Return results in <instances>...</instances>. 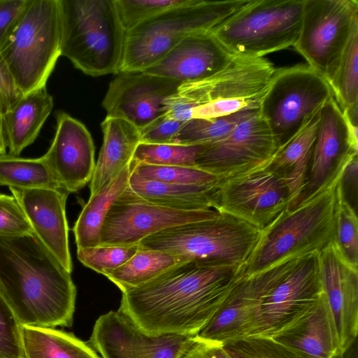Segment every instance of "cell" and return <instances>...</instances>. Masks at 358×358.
Listing matches in <instances>:
<instances>
[{
  "label": "cell",
  "instance_id": "1",
  "mask_svg": "<svg viewBox=\"0 0 358 358\" xmlns=\"http://www.w3.org/2000/svg\"><path fill=\"white\" fill-rule=\"evenodd\" d=\"M238 270L184 262L123 292L118 311L150 335L196 336L229 292Z\"/></svg>",
  "mask_w": 358,
  "mask_h": 358
},
{
  "label": "cell",
  "instance_id": "2",
  "mask_svg": "<svg viewBox=\"0 0 358 358\" xmlns=\"http://www.w3.org/2000/svg\"><path fill=\"white\" fill-rule=\"evenodd\" d=\"M0 292L22 327L73 322L76 287L71 273L34 233L0 236Z\"/></svg>",
  "mask_w": 358,
  "mask_h": 358
},
{
  "label": "cell",
  "instance_id": "3",
  "mask_svg": "<svg viewBox=\"0 0 358 358\" xmlns=\"http://www.w3.org/2000/svg\"><path fill=\"white\" fill-rule=\"evenodd\" d=\"M355 155L342 160L321 187L261 230L253 250L238 270V277H251L319 252L333 241L339 185L345 166Z\"/></svg>",
  "mask_w": 358,
  "mask_h": 358
},
{
  "label": "cell",
  "instance_id": "4",
  "mask_svg": "<svg viewBox=\"0 0 358 358\" xmlns=\"http://www.w3.org/2000/svg\"><path fill=\"white\" fill-rule=\"evenodd\" d=\"M61 56L85 74L117 73L125 34L113 0H59Z\"/></svg>",
  "mask_w": 358,
  "mask_h": 358
},
{
  "label": "cell",
  "instance_id": "5",
  "mask_svg": "<svg viewBox=\"0 0 358 358\" xmlns=\"http://www.w3.org/2000/svg\"><path fill=\"white\" fill-rule=\"evenodd\" d=\"M250 0H192L126 31L120 71H143L187 36L211 31Z\"/></svg>",
  "mask_w": 358,
  "mask_h": 358
},
{
  "label": "cell",
  "instance_id": "6",
  "mask_svg": "<svg viewBox=\"0 0 358 358\" xmlns=\"http://www.w3.org/2000/svg\"><path fill=\"white\" fill-rule=\"evenodd\" d=\"M59 0H29L0 58L24 96L46 88L61 56Z\"/></svg>",
  "mask_w": 358,
  "mask_h": 358
},
{
  "label": "cell",
  "instance_id": "7",
  "mask_svg": "<svg viewBox=\"0 0 358 358\" xmlns=\"http://www.w3.org/2000/svg\"><path fill=\"white\" fill-rule=\"evenodd\" d=\"M261 231L225 213L173 226L143 239L141 248L163 251L211 266L238 268L248 258Z\"/></svg>",
  "mask_w": 358,
  "mask_h": 358
},
{
  "label": "cell",
  "instance_id": "8",
  "mask_svg": "<svg viewBox=\"0 0 358 358\" xmlns=\"http://www.w3.org/2000/svg\"><path fill=\"white\" fill-rule=\"evenodd\" d=\"M304 0H250L211 33L232 55L262 58L293 46Z\"/></svg>",
  "mask_w": 358,
  "mask_h": 358
},
{
  "label": "cell",
  "instance_id": "9",
  "mask_svg": "<svg viewBox=\"0 0 358 358\" xmlns=\"http://www.w3.org/2000/svg\"><path fill=\"white\" fill-rule=\"evenodd\" d=\"M334 96L328 82L307 64L276 69L259 107L280 150Z\"/></svg>",
  "mask_w": 358,
  "mask_h": 358
},
{
  "label": "cell",
  "instance_id": "10",
  "mask_svg": "<svg viewBox=\"0 0 358 358\" xmlns=\"http://www.w3.org/2000/svg\"><path fill=\"white\" fill-rule=\"evenodd\" d=\"M357 24L356 0H304L300 31L293 47L329 83Z\"/></svg>",
  "mask_w": 358,
  "mask_h": 358
},
{
  "label": "cell",
  "instance_id": "11",
  "mask_svg": "<svg viewBox=\"0 0 358 358\" xmlns=\"http://www.w3.org/2000/svg\"><path fill=\"white\" fill-rule=\"evenodd\" d=\"M276 69L264 57H236L222 71L199 80L182 83L164 102V115L185 122L194 110L228 98L262 99Z\"/></svg>",
  "mask_w": 358,
  "mask_h": 358
},
{
  "label": "cell",
  "instance_id": "12",
  "mask_svg": "<svg viewBox=\"0 0 358 358\" xmlns=\"http://www.w3.org/2000/svg\"><path fill=\"white\" fill-rule=\"evenodd\" d=\"M279 150L259 110L221 140L203 145L196 167L227 180L266 168Z\"/></svg>",
  "mask_w": 358,
  "mask_h": 358
},
{
  "label": "cell",
  "instance_id": "13",
  "mask_svg": "<svg viewBox=\"0 0 358 358\" xmlns=\"http://www.w3.org/2000/svg\"><path fill=\"white\" fill-rule=\"evenodd\" d=\"M299 259L255 275L239 278L208 322L196 336L224 345L262 334V303L268 288L289 270Z\"/></svg>",
  "mask_w": 358,
  "mask_h": 358
},
{
  "label": "cell",
  "instance_id": "14",
  "mask_svg": "<svg viewBox=\"0 0 358 358\" xmlns=\"http://www.w3.org/2000/svg\"><path fill=\"white\" fill-rule=\"evenodd\" d=\"M220 214L213 209L184 211L159 206L138 196L127 186L108 213L100 245H138L145 238L165 229L214 218Z\"/></svg>",
  "mask_w": 358,
  "mask_h": 358
},
{
  "label": "cell",
  "instance_id": "15",
  "mask_svg": "<svg viewBox=\"0 0 358 358\" xmlns=\"http://www.w3.org/2000/svg\"><path fill=\"white\" fill-rule=\"evenodd\" d=\"M290 203L285 180L266 167L220 180L217 210L261 231Z\"/></svg>",
  "mask_w": 358,
  "mask_h": 358
},
{
  "label": "cell",
  "instance_id": "16",
  "mask_svg": "<svg viewBox=\"0 0 358 358\" xmlns=\"http://www.w3.org/2000/svg\"><path fill=\"white\" fill-rule=\"evenodd\" d=\"M317 252L300 258L266 292L261 308V336L273 337L315 304L322 293Z\"/></svg>",
  "mask_w": 358,
  "mask_h": 358
},
{
  "label": "cell",
  "instance_id": "17",
  "mask_svg": "<svg viewBox=\"0 0 358 358\" xmlns=\"http://www.w3.org/2000/svg\"><path fill=\"white\" fill-rule=\"evenodd\" d=\"M194 336L148 334L117 310L97 319L90 343L103 358H181Z\"/></svg>",
  "mask_w": 358,
  "mask_h": 358
},
{
  "label": "cell",
  "instance_id": "18",
  "mask_svg": "<svg viewBox=\"0 0 358 358\" xmlns=\"http://www.w3.org/2000/svg\"><path fill=\"white\" fill-rule=\"evenodd\" d=\"M182 83L146 73L120 71L102 101L107 117L121 118L142 129L164 115V102Z\"/></svg>",
  "mask_w": 358,
  "mask_h": 358
},
{
  "label": "cell",
  "instance_id": "19",
  "mask_svg": "<svg viewBox=\"0 0 358 358\" xmlns=\"http://www.w3.org/2000/svg\"><path fill=\"white\" fill-rule=\"evenodd\" d=\"M317 257L322 293L342 352L357 339L358 270L343 258L333 241L317 252Z\"/></svg>",
  "mask_w": 358,
  "mask_h": 358
},
{
  "label": "cell",
  "instance_id": "20",
  "mask_svg": "<svg viewBox=\"0 0 358 358\" xmlns=\"http://www.w3.org/2000/svg\"><path fill=\"white\" fill-rule=\"evenodd\" d=\"M95 148L86 127L64 111L56 113L52 143L42 157L61 187L69 194L90 182L94 167Z\"/></svg>",
  "mask_w": 358,
  "mask_h": 358
},
{
  "label": "cell",
  "instance_id": "21",
  "mask_svg": "<svg viewBox=\"0 0 358 358\" xmlns=\"http://www.w3.org/2000/svg\"><path fill=\"white\" fill-rule=\"evenodd\" d=\"M357 131L331 97L319 113L307 181L299 203L321 187L342 160L357 155Z\"/></svg>",
  "mask_w": 358,
  "mask_h": 358
},
{
  "label": "cell",
  "instance_id": "22",
  "mask_svg": "<svg viewBox=\"0 0 358 358\" xmlns=\"http://www.w3.org/2000/svg\"><path fill=\"white\" fill-rule=\"evenodd\" d=\"M9 189L20 205L34 235L71 273L73 264L66 216L69 193L52 189Z\"/></svg>",
  "mask_w": 358,
  "mask_h": 358
},
{
  "label": "cell",
  "instance_id": "23",
  "mask_svg": "<svg viewBox=\"0 0 358 358\" xmlns=\"http://www.w3.org/2000/svg\"><path fill=\"white\" fill-rule=\"evenodd\" d=\"M235 57L211 31L200 32L185 38L143 72L181 83L192 82L222 71Z\"/></svg>",
  "mask_w": 358,
  "mask_h": 358
},
{
  "label": "cell",
  "instance_id": "24",
  "mask_svg": "<svg viewBox=\"0 0 358 358\" xmlns=\"http://www.w3.org/2000/svg\"><path fill=\"white\" fill-rule=\"evenodd\" d=\"M271 338L299 358H332L340 352L334 323L323 293L301 318Z\"/></svg>",
  "mask_w": 358,
  "mask_h": 358
},
{
  "label": "cell",
  "instance_id": "25",
  "mask_svg": "<svg viewBox=\"0 0 358 358\" xmlns=\"http://www.w3.org/2000/svg\"><path fill=\"white\" fill-rule=\"evenodd\" d=\"M103 144L90 180V196L129 164L140 140L139 130L121 118L106 117L101 124Z\"/></svg>",
  "mask_w": 358,
  "mask_h": 358
},
{
  "label": "cell",
  "instance_id": "26",
  "mask_svg": "<svg viewBox=\"0 0 358 358\" xmlns=\"http://www.w3.org/2000/svg\"><path fill=\"white\" fill-rule=\"evenodd\" d=\"M220 182L171 184L145 180L131 172L128 187L143 199L169 208L184 211L217 210Z\"/></svg>",
  "mask_w": 358,
  "mask_h": 358
},
{
  "label": "cell",
  "instance_id": "27",
  "mask_svg": "<svg viewBox=\"0 0 358 358\" xmlns=\"http://www.w3.org/2000/svg\"><path fill=\"white\" fill-rule=\"evenodd\" d=\"M53 105L52 96L44 88L24 96L3 115L9 155L19 156L34 142Z\"/></svg>",
  "mask_w": 358,
  "mask_h": 358
},
{
  "label": "cell",
  "instance_id": "28",
  "mask_svg": "<svg viewBox=\"0 0 358 358\" xmlns=\"http://www.w3.org/2000/svg\"><path fill=\"white\" fill-rule=\"evenodd\" d=\"M318 123L319 113L278 152L267 166L285 180L291 200L288 208L299 203L306 186Z\"/></svg>",
  "mask_w": 358,
  "mask_h": 358
},
{
  "label": "cell",
  "instance_id": "29",
  "mask_svg": "<svg viewBox=\"0 0 358 358\" xmlns=\"http://www.w3.org/2000/svg\"><path fill=\"white\" fill-rule=\"evenodd\" d=\"M131 164L108 185L90 196L73 228L77 250L100 245L101 229L108 213L128 186Z\"/></svg>",
  "mask_w": 358,
  "mask_h": 358
},
{
  "label": "cell",
  "instance_id": "30",
  "mask_svg": "<svg viewBox=\"0 0 358 358\" xmlns=\"http://www.w3.org/2000/svg\"><path fill=\"white\" fill-rule=\"evenodd\" d=\"M26 358H100L73 334L55 328L22 327Z\"/></svg>",
  "mask_w": 358,
  "mask_h": 358
},
{
  "label": "cell",
  "instance_id": "31",
  "mask_svg": "<svg viewBox=\"0 0 358 358\" xmlns=\"http://www.w3.org/2000/svg\"><path fill=\"white\" fill-rule=\"evenodd\" d=\"M186 261L163 251L139 247L126 263L106 276L122 292L141 286Z\"/></svg>",
  "mask_w": 358,
  "mask_h": 358
},
{
  "label": "cell",
  "instance_id": "32",
  "mask_svg": "<svg viewBox=\"0 0 358 358\" xmlns=\"http://www.w3.org/2000/svg\"><path fill=\"white\" fill-rule=\"evenodd\" d=\"M0 185L22 189L65 191L42 156L24 158L9 154L0 155Z\"/></svg>",
  "mask_w": 358,
  "mask_h": 358
},
{
  "label": "cell",
  "instance_id": "33",
  "mask_svg": "<svg viewBox=\"0 0 358 358\" xmlns=\"http://www.w3.org/2000/svg\"><path fill=\"white\" fill-rule=\"evenodd\" d=\"M259 108L245 109L219 117L192 118L183 122L173 143L206 145L225 137L243 119L257 113Z\"/></svg>",
  "mask_w": 358,
  "mask_h": 358
},
{
  "label": "cell",
  "instance_id": "34",
  "mask_svg": "<svg viewBox=\"0 0 358 358\" xmlns=\"http://www.w3.org/2000/svg\"><path fill=\"white\" fill-rule=\"evenodd\" d=\"M341 110L350 113L358 108V24L355 26L338 68L329 83Z\"/></svg>",
  "mask_w": 358,
  "mask_h": 358
},
{
  "label": "cell",
  "instance_id": "35",
  "mask_svg": "<svg viewBox=\"0 0 358 358\" xmlns=\"http://www.w3.org/2000/svg\"><path fill=\"white\" fill-rule=\"evenodd\" d=\"M202 148L203 145L151 144L140 142L132 161L157 166L196 167V160Z\"/></svg>",
  "mask_w": 358,
  "mask_h": 358
},
{
  "label": "cell",
  "instance_id": "36",
  "mask_svg": "<svg viewBox=\"0 0 358 358\" xmlns=\"http://www.w3.org/2000/svg\"><path fill=\"white\" fill-rule=\"evenodd\" d=\"M131 172L145 180L178 185H210L220 182L215 175L196 167L157 166L131 161Z\"/></svg>",
  "mask_w": 358,
  "mask_h": 358
},
{
  "label": "cell",
  "instance_id": "37",
  "mask_svg": "<svg viewBox=\"0 0 358 358\" xmlns=\"http://www.w3.org/2000/svg\"><path fill=\"white\" fill-rule=\"evenodd\" d=\"M333 242L343 258L357 268L358 220L355 208L344 198L341 180L338 187Z\"/></svg>",
  "mask_w": 358,
  "mask_h": 358
},
{
  "label": "cell",
  "instance_id": "38",
  "mask_svg": "<svg viewBox=\"0 0 358 358\" xmlns=\"http://www.w3.org/2000/svg\"><path fill=\"white\" fill-rule=\"evenodd\" d=\"M192 0H113L119 20L128 31L141 23Z\"/></svg>",
  "mask_w": 358,
  "mask_h": 358
},
{
  "label": "cell",
  "instance_id": "39",
  "mask_svg": "<svg viewBox=\"0 0 358 358\" xmlns=\"http://www.w3.org/2000/svg\"><path fill=\"white\" fill-rule=\"evenodd\" d=\"M134 245H99L77 250L79 261L106 277L126 263L138 250Z\"/></svg>",
  "mask_w": 358,
  "mask_h": 358
},
{
  "label": "cell",
  "instance_id": "40",
  "mask_svg": "<svg viewBox=\"0 0 358 358\" xmlns=\"http://www.w3.org/2000/svg\"><path fill=\"white\" fill-rule=\"evenodd\" d=\"M231 358H299L271 337L256 336L223 345Z\"/></svg>",
  "mask_w": 358,
  "mask_h": 358
},
{
  "label": "cell",
  "instance_id": "41",
  "mask_svg": "<svg viewBox=\"0 0 358 358\" xmlns=\"http://www.w3.org/2000/svg\"><path fill=\"white\" fill-rule=\"evenodd\" d=\"M0 358H26L22 326L1 292Z\"/></svg>",
  "mask_w": 358,
  "mask_h": 358
},
{
  "label": "cell",
  "instance_id": "42",
  "mask_svg": "<svg viewBox=\"0 0 358 358\" xmlns=\"http://www.w3.org/2000/svg\"><path fill=\"white\" fill-rule=\"evenodd\" d=\"M32 233L17 199L13 195L0 193V236H20Z\"/></svg>",
  "mask_w": 358,
  "mask_h": 358
},
{
  "label": "cell",
  "instance_id": "43",
  "mask_svg": "<svg viewBox=\"0 0 358 358\" xmlns=\"http://www.w3.org/2000/svg\"><path fill=\"white\" fill-rule=\"evenodd\" d=\"M183 122L162 115L139 130L141 143H173Z\"/></svg>",
  "mask_w": 358,
  "mask_h": 358
},
{
  "label": "cell",
  "instance_id": "44",
  "mask_svg": "<svg viewBox=\"0 0 358 358\" xmlns=\"http://www.w3.org/2000/svg\"><path fill=\"white\" fill-rule=\"evenodd\" d=\"M29 0H0V49L25 10Z\"/></svg>",
  "mask_w": 358,
  "mask_h": 358
},
{
  "label": "cell",
  "instance_id": "45",
  "mask_svg": "<svg viewBox=\"0 0 358 358\" xmlns=\"http://www.w3.org/2000/svg\"><path fill=\"white\" fill-rule=\"evenodd\" d=\"M23 96L9 70L0 58V110L2 114L6 113Z\"/></svg>",
  "mask_w": 358,
  "mask_h": 358
},
{
  "label": "cell",
  "instance_id": "46",
  "mask_svg": "<svg viewBox=\"0 0 358 358\" xmlns=\"http://www.w3.org/2000/svg\"><path fill=\"white\" fill-rule=\"evenodd\" d=\"M181 358H231L223 345L204 341L196 336Z\"/></svg>",
  "mask_w": 358,
  "mask_h": 358
},
{
  "label": "cell",
  "instance_id": "47",
  "mask_svg": "<svg viewBox=\"0 0 358 358\" xmlns=\"http://www.w3.org/2000/svg\"><path fill=\"white\" fill-rule=\"evenodd\" d=\"M358 159L357 155L352 157L344 167L342 177L341 186L343 192L350 193V196L355 198L357 196L358 187Z\"/></svg>",
  "mask_w": 358,
  "mask_h": 358
},
{
  "label": "cell",
  "instance_id": "48",
  "mask_svg": "<svg viewBox=\"0 0 358 358\" xmlns=\"http://www.w3.org/2000/svg\"><path fill=\"white\" fill-rule=\"evenodd\" d=\"M332 358H358L357 339L346 350L338 352Z\"/></svg>",
  "mask_w": 358,
  "mask_h": 358
},
{
  "label": "cell",
  "instance_id": "49",
  "mask_svg": "<svg viewBox=\"0 0 358 358\" xmlns=\"http://www.w3.org/2000/svg\"><path fill=\"white\" fill-rule=\"evenodd\" d=\"M6 141L3 129V114L0 110V155L6 154Z\"/></svg>",
  "mask_w": 358,
  "mask_h": 358
}]
</instances>
